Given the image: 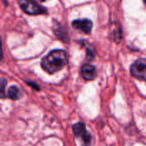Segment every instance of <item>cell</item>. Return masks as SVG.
I'll return each mask as SVG.
<instances>
[{
	"label": "cell",
	"mask_w": 146,
	"mask_h": 146,
	"mask_svg": "<svg viewBox=\"0 0 146 146\" xmlns=\"http://www.w3.org/2000/svg\"><path fill=\"white\" fill-rule=\"evenodd\" d=\"M67 54L64 50H54L41 59L43 69L48 74H54L62 69L67 64Z\"/></svg>",
	"instance_id": "1"
},
{
	"label": "cell",
	"mask_w": 146,
	"mask_h": 146,
	"mask_svg": "<svg viewBox=\"0 0 146 146\" xmlns=\"http://www.w3.org/2000/svg\"><path fill=\"white\" fill-rule=\"evenodd\" d=\"M19 4L24 12L30 15H38L44 14L46 11L45 8L34 0H19Z\"/></svg>",
	"instance_id": "2"
},
{
	"label": "cell",
	"mask_w": 146,
	"mask_h": 146,
	"mask_svg": "<svg viewBox=\"0 0 146 146\" xmlns=\"http://www.w3.org/2000/svg\"><path fill=\"white\" fill-rule=\"evenodd\" d=\"M72 128L74 133L77 138H79L81 140L83 145L84 146H89L91 145L92 137L89 132L87 131L85 124L81 122L77 123L73 125Z\"/></svg>",
	"instance_id": "3"
},
{
	"label": "cell",
	"mask_w": 146,
	"mask_h": 146,
	"mask_svg": "<svg viewBox=\"0 0 146 146\" xmlns=\"http://www.w3.org/2000/svg\"><path fill=\"white\" fill-rule=\"evenodd\" d=\"M132 76L138 79L145 80L146 73V61L145 58L137 60L131 67Z\"/></svg>",
	"instance_id": "4"
},
{
	"label": "cell",
	"mask_w": 146,
	"mask_h": 146,
	"mask_svg": "<svg viewBox=\"0 0 146 146\" xmlns=\"http://www.w3.org/2000/svg\"><path fill=\"white\" fill-rule=\"evenodd\" d=\"M72 26L75 29L83 31L85 34H90L93 28V23L91 20L87 19H76L73 21Z\"/></svg>",
	"instance_id": "5"
},
{
	"label": "cell",
	"mask_w": 146,
	"mask_h": 146,
	"mask_svg": "<svg viewBox=\"0 0 146 146\" xmlns=\"http://www.w3.org/2000/svg\"><path fill=\"white\" fill-rule=\"evenodd\" d=\"M81 75L83 78L87 81L94 80L96 76V68L90 64H84L81 68Z\"/></svg>",
	"instance_id": "6"
},
{
	"label": "cell",
	"mask_w": 146,
	"mask_h": 146,
	"mask_svg": "<svg viewBox=\"0 0 146 146\" xmlns=\"http://www.w3.org/2000/svg\"><path fill=\"white\" fill-rule=\"evenodd\" d=\"M8 95L9 97L12 100H18L21 97V93L17 86H12L9 89Z\"/></svg>",
	"instance_id": "7"
},
{
	"label": "cell",
	"mask_w": 146,
	"mask_h": 146,
	"mask_svg": "<svg viewBox=\"0 0 146 146\" xmlns=\"http://www.w3.org/2000/svg\"><path fill=\"white\" fill-rule=\"evenodd\" d=\"M7 80L0 78V98H5V87L7 86Z\"/></svg>",
	"instance_id": "8"
},
{
	"label": "cell",
	"mask_w": 146,
	"mask_h": 146,
	"mask_svg": "<svg viewBox=\"0 0 146 146\" xmlns=\"http://www.w3.org/2000/svg\"><path fill=\"white\" fill-rule=\"evenodd\" d=\"M2 59V46H1V39L0 38V60Z\"/></svg>",
	"instance_id": "9"
},
{
	"label": "cell",
	"mask_w": 146,
	"mask_h": 146,
	"mask_svg": "<svg viewBox=\"0 0 146 146\" xmlns=\"http://www.w3.org/2000/svg\"><path fill=\"white\" fill-rule=\"evenodd\" d=\"M41 1H45L46 0H41Z\"/></svg>",
	"instance_id": "10"
}]
</instances>
